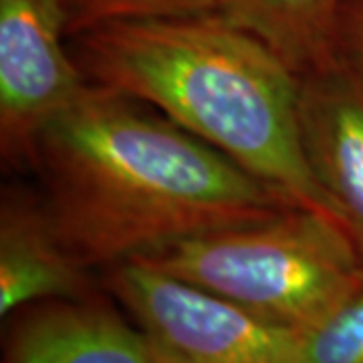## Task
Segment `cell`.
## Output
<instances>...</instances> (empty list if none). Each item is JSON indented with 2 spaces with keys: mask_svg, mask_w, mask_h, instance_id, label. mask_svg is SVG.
Returning a JSON list of instances; mask_svg holds the SVG:
<instances>
[{
  "mask_svg": "<svg viewBox=\"0 0 363 363\" xmlns=\"http://www.w3.org/2000/svg\"><path fill=\"white\" fill-rule=\"evenodd\" d=\"M28 166L89 269L297 206L157 109L93 83L40 131Z\"/></svg>",
  "mask_w": 363,
  "mask_h": 363,
  "instance_id": "cell-1",
  "label": "cell"
},
{
  "mask_svg": "<svg viewBox=\"0 0 363 363\" xmlns=\"http://www.w3.org/2000/svg\"><path fill=\"white\" fill-rule=\"evenodd\" d=\"M69 43L89 83L154 107L297 206L339 222L305 157L298 75L252 33L206 11L104 23Z\"/></svg>",
  "mask_w": 363,
  "mask_h": 363,
  "instance_id": "cell-2",
  "label": "cell"
},
{
  "mask_svg": "<svg viewBox=\"0 0 363 363\" xmlns=\"http://www.w3.org/2000/svg\"><path fill=\"white\" fill-rule=\"evenodd\" d=\"M135 259L297 331L323 321L363 286V262L343 226L298 206Z\"/></svg>",
  "mask_w": 363,
  "mask_h": 363,
  "instance_id": "cell-3",
  "label": "cell"
},
{
  "mask_svg": "<svg viewBox=\"0 0 363 363\" xmlns=\"http://www.w3.org/2000/svg\"><path fill=\"white\" fill-rule=\"evenodd\" d=\"M105 285L162 363H301V331L262 319L147 260L107 267Z\"/></svg>",
  "mask_w": 363,
  "mask_h": 363,
  "instance_id": "cell-4",
  "label": "cell"
},
{
  "mask_svg": "<svg viewBox=\"0 0 363 363\" xmlns=\"http://www.w3.org/2000/svg\"><path fill=\"white\" fill-rule=\"evenodd\" d=\"M63 0H0V150L28 164L39 133L91 83L69 43Z\"/></svg>",
  "mask_w": 363,
  "mask_h": 363,
  "instance_id": "cell-5",
  "label": "cell"
},
{
  "mask_svg": "<svg viewBox=\"0 0 363 363\" xmlns=\"http://www.w3.org/2000/svg\"><path fill=\"white\" fill-rule=\"evenodd\" d=\"M307 164L363 262V77L341 59L298 75Z\"/></svg>",
  "mask_w": 363,
  "mask_h": 363,
  "instance_id": "cell-6",
  "label": "cell"
},
{
  "mask_svg": "<svg viewBox=\"0 0 363 363\" xmlns=\"http://www.w3.org/2000/svg\"><path fill=\"white\" fill-rule=\"evenodd\" d=\"M87 271L67 247L43 194L6 186L0 202V315L93 297Z\"/></svg>",
  "mask_w": 363,
  "mask_h": 363,
  "instance_id": "cell-7",
  "label": "cell"
},
{
  "mask_svg": "<svg viewBox=\"0 0 363 363\" xmlns=\"http://www.w3.org/2000/svg\"><path fill=\"white\" fill-rule=\"evenodd\" d=\"M6 363H162L135 323L97 298L26 307L11 329Z\"/></svg>",
  "mask_w": 363,
  "mask_h": 363,
  "instance_id": "cell-8",
  "label": "cell"
},
{
  "mask_svg": "<svg viewBox=\"0 0 363 363\" xmlns=\"http://www.w3.org/2000/svg\"><path fill=\"white\" fill-rule=\"evenodd\" d=\"M214 11L267 43L297 75L335 59L343 0H212Z\"/></svg>",
  "mask_w": 363,
  "mask_h": 363,
  "instance_id": "cell-9",
  "label": "cell"
},
{
  "mask_svg": "<svg viewBox=\"0 0 363 363\" xmlns=\"http://www.w3.org/2000/svg\"><path fill=\"white\" fill-rule=\"evenodd\" d=\"M301 363H363V286L301 331Z\"/></svg>",
  "mask_w": 363,
  "mask_h": 363,
  "instance_id": "cell-10",
  "label": "cell"
},
{
  "mask_svg": "<svg viewBox=\"0 0 363 363\" xmlns=\"http://www.w3.org/2000/svg\"><path fill=\"white\" fill-rule=\"evenodd\" d=\"M69 14V37L81 28L113 21L214 11L212 0H63Z\"/></svg>",
  "mask_w": 363,
  "mask_h": 363,
  "instance_id": "cell-11",
  "label": "cell"
},
{
  "mask_svg": "<svg viewBox=\"0 0 363 363\" xmlns=\"http://www.w3.org/2000/svg\"><path fill=\"white\" fill-rule=\"evenodd\" d=\"M335 57L363 77V0H343L339 9Z\"/></svg>",
  "mask_w": 363,
  "mask_h": 363,
  "instance_id": "cell-12",
  "label": "cell"
}]
</instances>
